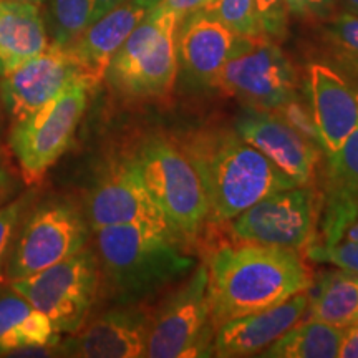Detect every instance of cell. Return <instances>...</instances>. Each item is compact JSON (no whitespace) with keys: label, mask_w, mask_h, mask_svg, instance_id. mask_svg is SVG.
<instances>
[{"label":"cell","mask_w":358,"mask_h":358,"mask_svg":"<svg viewBox=\"0 0 358 358\" xmlns=\"http://www.w3.org/2000/svg\"><path fill=\"white\" fill-rule=\"evenodd\" d=\"M236 133L266 155L295 185H310L315 178L322 148L275 111L245 106L236 122Z\"/></svg>","instance_id":"obj_14"},{"label":"cell","mask_w":358,"mask_h":358,"mask_svg":"<svg viewBox=\"0 0 358 358\" xmlns=\"http://www.w3.org/2000/svg\"><path fill=\"white\" fill-rule=\"evenodd\" d=\"M189 151L204 182L209 217L216 222L231 221L271 192L297 186L237 133L203 136Z\"/></svg>","instance_id":"obj_3"},{"label":"cell","mask_w":358,"mask_h":358,"mask_svg":"<svg viewBox=\"0 0 358 358\" xmlns=\"http://www.w3.org/2000/svg\"><path fill=\"white\" fill-rule=\"evenodd\" d=\"M342 329L310 319L294 327L268 345L259 357L267 358H335L338 357Z\"/></svg>","instance_id":"obj_24"},{"label":"cell","mask_w":358,"mask_h":358,"mask_svg":"<svg viewBox=\"0 0 358 358\" xmlns=\"http://www.w3.org/2000/svg\"><path fill=\"white\" fill-rule=\"evenodd\" d=\"M87 221L92 231L141 224L173 234L163 211L143 181L138 161L113 168L93 187L88 199Z\"/></svg>","instance_id":"obj_12"},{"label":"cell","mask_w":358,"mask_h":358,"mask_svg":"<svg viewBox=\"0 0 358 358\" xmlns=\"http://www.w3.org/2000/svg\"><path fill=\"white\" fill-rule=\"evenodd\" d=\"M34 199L35 192L29 191L0 208V275H2L3 266H6L8 254L12 250L17 232H19L27 213L30 211Z\"/></svg>","instance_id":"obj_28"},{"label":"cell","mask_w":358,"mask_h":358,"mask_svg":"<svg viewBox=\"0 0 358 358\" xmlns=\"http://www.w3.org/2000/svg\"><path fill=\"white\" fill-rule=\"evenodd\" d=\"M308 103L322 151L334 155L353 131L358 122V90L338 71L322 62L307 65Z\"/></svg>","instance_id":"obj_17"},{"label":"cell","mask_w":358,"mask_h":358,"mask_svg":"<svg viewBox=\"0 0 358 358\" xmlns=\"http://www.w3.org/2000/svg\"><path fill=\"white\" fill-rule=\"evenodd\" d=\"M340 358H358V322L343 329L338 347Z\"/></svg>","instance_id":"obj_33"},{"label":"cell","mask_w":358,"mask_h":358,"mask_svg":"<svg viewBox=\"0 0 358 358\" xmlns=\"http://www.w3.org/2000/svg\"><path fill=\"white\" fill-rule=\"evenodd\" d=\"M214 88L245 106L274 111L299 93V75L275 40L266 35H237Z\"/></svg>","instance_id":"obj_6"},{"label":"cell","mask_w":358,"mask_h":358,"mask_svg":"<svg viewBox=\"0 0 358 358\" xmlns=\"http://www.w3.org/2000/svg\"><path fill=\"white\" fill-rule=\"evenodd\" d=\"M310 319L347 329L358 322V272H327L310 294Z\"/></svg>","instance_id":"obj_23"},{"label":"cell","mask_w":358,"mask_h":358,"mask_svg":"<svg viewBox=\"0 0 358 358\" xmlns=\"http://www.w3.org/2000/svg\"><path fill=\"white\" fill-rule=\"evenodd\" d=\"M312 47L317 62L332 66L358 90V15L334 10L313 22Z\"/></svg>","instance_id":"obj_22"},{"label":"cell","mask_w":358,"mask_h":358,"mask_svg":"<svg viewBox=\"0 0 358 358\" xmlns=\"http://www.w3.org/2000/svg\"><path fill=\"white\" fill-rule=\"evenodd\" d=\"M90 90L77 80L35 113L12 123L8 145L27 185L38 182L70 146L87 110Z\"/></svg>","instance_id":"obj_8"},{"label":"cell","mask_w":358,"mask_h":358,"mask_svg":"<svg viewBox=\"0 0 358 358\" xmlns=\"http://www.w3.org/2000/svg\"><path fill=\"white\" fill-rule=\"evenodd\" d=\"M50 45L42 3L0 0V64L3 75Z\"/></svg>","instance_id":"obj_20"},{"label":"cell","mask_w":358,"mask_h":358,"mask_svg":"<svg viewBox=\"0 0 358 358\" xmlns=\"http://www.w3.org/2000/svg\"><path fill=\"white\" fill-rule=\"evenodd\" d=\"M335 10H342L358 15V0H335Z\"/></svg>","instance_id":"obj_36"},{"label":"cell","mask_w":358,"mask_h":358,"mask_svg":"<svg viewBox=\"0 0 358 358\" xmlns=\"http://www.w3.org/2000/svg\"><path fill=\"white\" fill-rule=\"evenodd\" d=\"M13 2H30V3H43L45 0H13Z\"/></svg>","instance_id":"obj_38"},{"label":"cell","mask_w":358,"mask_h":358,"mask_svg":"<svg viewBox=\"0 0 358 358\" xmlns=\"http://www.w3.org/2000/svg\"><path fill=\"white\" fill-rule=\"evenodd\" d=\"M308 302L310 292L307 289L266 310L224 322L214 334L213 355L221 358L259 355L287 332L290 327L301 322L308 308Z\"/></svg>","instance_id":"obj_16"},{"label":"cell","mask_w":358,"mask_h":358,"mask_svg":"<svg viewBox=\"0 0 358 358\" xmlns=\"http://www.w3.org/2000/svg\"><path fill=\"white\" fill-rule=\"evenodd\" d=\"M2 285H3V284H2V280H0V287H2Z\"/></svg>","instance_id":"obj_40"},{"label":"cell","mask_w":358,"mask_h":358,"mask_svg":"<svg viewBox=\"0 0 358 358\" xmlns=\"http://www.w3.org/2000/svg\"><path fill=\"white\" fill-rule=\"evenodd\" d=\"M3 75V69H2V64H0V77H2Z\"/></svg>","instance_id":"obj_39"},{"label":"cell","mask_w":358,"mask_h":358,"mask_svg":"<svg viewBox=\"0 0 358 358\" xmlns=\"http://www.w3.org/2000/svg\"><path fill=\"white\" fill-rule=\"evenodd\" d=\"M150 313L138 306H120L105 312L62 343V355L82 358L145 357Z\"/></svg>","instance_id":"obj_15"},{"label":"cell","mask_w":358,"mask_h":358,"mask_svg":"<svg viewBox=\"0 0 358 358\" xmlns=\"http://www.w3.org/2000/svg\"><path fill=\"white\" fill-rule=\"evenodd\" d=\"M95 232V256L103 290L118 306H138L186 279L194 259L174 244V234L141 224Z\"/></svg>","instance_id":"obj_2"},{"label":"cell","mask_w":358,"mask_h":358,"mask_svg":"<svg viewBox=\"0 0 358 358\" xmlns=\"http://www.w3.org/2000/svg\"><path fill=\"white\" fill-rule=\"evenodd\" d=\"M319 216L317 191L310 185H297L264 196L229 222L241 243L307 250L317 241Z\"/></svg>","instance_id":"obj_10"},{"label":"cell","mask_w":358,"mask_h":358,"mask_svg":"<svg viewBox=\"0 0 358 358\" xmlns=\"http://www.w3.org/2000/svg\"><path fill=\"white\" fill-rule=\"evenodd\" d=\"M10 287L48 317L58 334H75L87 324L100 294L95 252L82 249L37 274L12 280Z\"/></svg>","instance_id":"obj_7"},{"label":"cell","mask_w":358,"mask_h":358,"mask_svg":"<svg viewBox=\"0 0 358 358\" xmlns=\"http://www.w3.org/2000/svg\"><path fill=\"white\" fill-rule=\"evenodd\" d=\"M208 301L211 325L266 310L312 287V277L295 250L248 244L222 245L209 259Z\"/></svg>","instance_id":"obj_1"},{"label":"cell","mask_w":358,"mask_h":358,"mask_svg":"<svg viewBox=\"0 0 358 358\" xmlns=\"http://www.w3.org/2000/svg\"><path fill=\"white\" fill-rule=\"evenodd\" d=\"M208 266L196 267L182 287L150 313L145 357H208L211 352V313Z\"/></svg>","instance_id":"obj_11"},{"label":"cell","mask_w":358,"mask_h":358,"mask_svg":"<svg viewBox=\"0 0 358 358\" xmlns=\"http://www.w3.org/2000/svg\"><path fill=\"white\" fill-rule=\"evenodd\" d=\"M45 27L50 45L66 48L93 20V0H45Z\"/></svg>","instance_id":"obj_25"},{"label":"cell","mask_w":358,"mask_h":358,"mask_svg":"<svg viewBox=\"0 0 358 358\" xmlns=\"http://www.w3.org/2000/svg\"><path fill=\"white\" fill-rule=\"evenodd\" d=\"M213 2L214 0H161L156 7L176 13L178 19L182 20L194 12L208 10Z\"/></svg>","instance_id":"obj_32"},{"label":"cell","mask_w":358,"mask_h":358,"mask_svg":"<svg viewBox=\"0 0 358 358\" xmlns=\"http://www.w3.org/2000/svg\"><path fill=\"white\" fill-rule=\"evenodd\" d=\"M324 198L358 203V122L342 146L327 156Z\"/></svg>","instance_id":"obj_26"},{"label":"cell","mask_w":358,"mask_h":358,"mask_svg":"<svg viewBox=\"0 0 358 358\" xmlns=\"http://www.w3.org/2000/svg\"><path fill=\"white\" fill-rule=\"evenodd\" d=\"M12 189V178L10 174L7 173V169L3 166H0V203L10 194Z\"/></svg>","instance_id":"obj_35"},{"label":"cell","mask_w":358,"mask_h":358,"mask_svg":"<svg viewBox=\"0 0 358 358\" xmlns=\"http://www.w3.org/2000/svg\"><path fill=\"white\" fill-rule=\"evenodd\" d=\"M143 181L163 211L174 236H198L209 217V201L191 156L174 143L155 138L138 156Z\"/></svg>","instance_id":"obj_5"},{"label":"cell","mask_w":358,"mask_h":358,"mask_svg":"<svg viewBox=\"0 0 358 358\" xmlns=\"http://www.w3.org/2000/svg\"><path fill=\"white\" fill-rule=\"evenodd\" d=\"M176 13L155 7L111 58L105 78L128 96H164L176 83Z\"/></svg>","instance_id":"obj_4"},{"label":"cell","mask_w":358,"mask_h":358,"mask_svg":"<svg viewBox=\"0 0 358 358\" xmlns=\"http://www.w3.org/2000/svg\"><path fill=\"white\" fill-rule=\"evenodd\" d=\"M148 12L150 10L145 7L123 0L103 13L100 19L93 20L88 29L66 47L90 88L93 90L105 80L111 58Z\"/></svg>","instance_id":"obj_19"},{"label":"cell","mask_w":358,"mask_h":358,"mask_svg":"<svg viewBox=\"0 0 358 358\" xmlns=\"http://www.w3.org/2000/svg\"><path fill=\"white\" fill-rule=\"evenodd\" d=\"M122 2H123V0H122ZM128 2H133V3H136V6L145 7L146 10H151V8H155L156 6H158L161 0H128Z\"/></svg>","instance_id":"obj_37"},{"label":"cell","mask_w":358,"mask_h":358,"mask_svg":"<svg viewBox=\"0 0 358 358\" xmlns=\"http://www.w3.org/2000/svg\"><path fill=\"white\" fill-rule=\"evenodd\" d=\"M179 24L178 60L186 77L199 87H214L234 48L237 34L209 10L191 13Z\"/></svg>","instance_id":"obj_18"},{"label":"cell","mask_w":358,"mask_h":358,"mask_svg":"<svg viewBox=\"0 0 358 358\" xmlns=\"http://www.w3.org/2000/svg\"><path fill=\"white\" fill-rule=\"evenodd\" d=\"M290 15L303 20H320L335 10V0H285Z\"/></svg>","instance_id":"obj_31"},{"label":"cell","mask_w":358,"mask_h":358,"mask_svg":"<svg viewBox=\"0 0 358 358\" xmlns=\"http://www.w3.org/2000/svg\"><path fill=\"white\" fill-rule=\"evenodd\" d=\"M120 2H122V0H93V20L100 19L103 13L111 10V8L118 6Z\"/></svg>","instance_id":"obj_34"},{"label":"cell","mask_w":358,"mask_h":358,"mask_svg":"<svg viewBox=\"0 0 358 358\" xmlns=\"http://www.w3.org/2000/svg\"><path fill=\"white\" fill-rule=\"evenodd\" d=\"M90 226L77 206L52 201L27 213L3 266L2 284L34 275L82 250Z\"/></svg>","instance_id":"obj_9"},{"label":"cell","mask_w":358,"mask_h":358,"mask_svg":"<svg viewBox=\"0 0 358 358\" xmlns=\"http://www.w3.org/2000/svg\"><path fill=\"white\" fill-rule=\"evenodd\" d=\"M259 34L280 42L287 34L289 10L285 0H254Z\"/></svg>","instance_id":"obj_30"},{"label":"cell","mask_w":358,"mask_h":358,"mask_svg":"<svg viewBox=\"0 0 358 358\" xmlns=\"http://www.w3.org/2000/svg\"><path fill=\"white\" fill-rule=\"evenodd\" d=\"M60 334L32 303L8 287L0 294V355L53 348Z\"/></svg>","instance_id":"obj_21"},{"label":"cell","mask_w":358,"mask_h":358,"mask_svg":"<svg viewBox=\"0 0 358 358\" xmlns=\"http://www.w3.org/2000/svg\"><path fill=\"white\" fill-rule=\"evenodd\" d=\"M77 80H83V77L70 52L48 45L40 55L2 75V103L12 123L19 122L47 105Z\"/></svg>","instance_id":"obj_13"},{"label":"cell","mask_w":358,"mask_h":358,"mask_svg":"<svg viewBox=\"0 0 358 358\" xmlns=\"http://www.w3.org/2000/svg\"><path fill=\"white\" fill-rule=\"evenodd\" d=\"M208 10L237 35L259 34L254 0H214Z\"/></svg>","instance_id":"obj_29"},{"label":"cell","mask_w":358,"mask_h":358,"mask_svg":"<svg viewBox=\"0 0 358 358\" xmlns=\"http://www.w3.org/2000/svg\"><path fill=\"white\" fill-rule=\"evenodd\" d=\"M306 254L312 261L332 264L343 271L358 272V216L348 224L332 244H312Z\"/></svg>","instance_id":"obj_27"}]
</instances>
